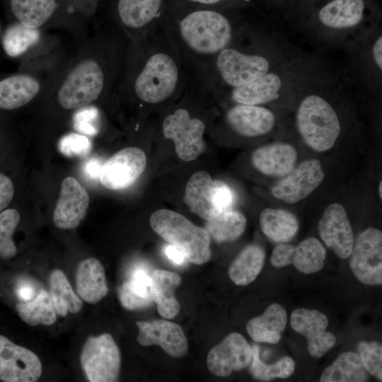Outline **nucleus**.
Returning <instances> with one entry per match:
<instances>
[{
    "label": "nucleus",
    "instance_id": "f257e3e1",
    "mask_svg": "<svg viewBox=\"0 0 382 382\" xmlns=\"http://www.w3.org/2000/svg\"><path fill=\"white\" fill-rule=\"evenodd\" d=\"M195 79L160 22L149 35L128 42L117 90L141 108L158 107L180 97Z\"/></svg>",
    "mask_w": 382,
    "mask_h": 382
},
{
    "label": "nucleus",
    "instance_id": "f03ea898",
    "mask_svg": "<svg viewBox=\"0 0 382 382\" xmlns=\"http://www.w3.org/2000/svg\"><path fill=\"white\" fill-rule=\"evenodd\" d=\"M223 8L165 1L161 25L195 78L207 71L244 27L238 26Z\"/></svg>",
    "mask_w": 382,
    "mask_h": 382
},
{
    "label": "nucleus",
    "instance_id": "7ed1b4c3",
    "mask_svg": "<svg viewBox=\"0 0 382 382\" xmlns=\"http://www.w3.org/2000/svg\"><path fill=\"white\" fill-rule=\"evenodd\" d=\"M128 41L114 30L99 36L89 55L77 60L66 72L57 91L64 110H78L117 89L125 66Z\"/></svg>",
    "mask_w": 382,
    "mask_h": 382
},
{
    "label": "nucleus",
    "instance_id": "20e7f679",
    "mask_svg": "<svg viewBox=\"0 0 382 382\" xmlns=\"http://www.w3.org/2000/svg\"><path fill=\"white\" fill-rule=\"evenodd\" d=\"M253 30L243 27L199 79L212 92L248 84L269 72L270 62L257 50Z\"/></svg>",
    "mask_w": 382,
    "mask_h": 382
},
{
    "label": "nucleus",
    "instance_id": "39448f33",
    "mask_svg": "<svg viewBox=\"0 0 382 382\" xmlns=\"http://www.w3.org/2000/svg\"><path fill=\"white\" fill-rule=\"evenodd\" d=\"M192 83L178 98V105L167 111L161 123L163 137L173 141L178 156L185 161H193L202 154L207 128L203 117L194 115L191 108Z\"/></svg>",
    "mask_w": 382,
    "mask_h": 382
},
{
    "label": "nucleus",
    "instance_id": "423d86ee",
    "mask_svg": "<svg viewBox=\"0 0 382 382\" xmlns=\"http://www.w3.org/2000/svg\"><path fill=\"white\" fill-rule=\"evenodd\" d=\"M296 125L303 142L312 150L323 153L331 150L341 133L339 117L323 97L310 94L299 103Z\"/></svg>",
    "mask_w": 382,
    "mask_h": 382
},
{
    "label": "nucleus",
    "instance_id": "0eeeda50",
    "mask_svg": "<svg viewBox=\"0 0 382 382\" xmlns=\"http://www.w3.org/2000/svg\"><path fill=\"white\" fill-rule=\"evenodd\" d=\"M150 225L161 238L181 250L190 262L202 265L209 260V233L182 214L160 209L151 214Z\"/></svg>",
    "mask_w": 382,
    "mask_h": 382
},
{
    "label": "nucleus",
    "instance_id": "6e6552de",
    "mask_svg": "<svg viewBox=\"0 0 382 382\" xmlns=\"http://www.w3.org/2000/svg\"><path fill=\"white\" fill-rule=\"evenodd\" d=\"M234 198L233 190L226 183L212 179L206 171L192 174L185 185L186 205L206 221L231 209Z\"/></svg>",
    "mask_w": 382,
    "mask_h": 382
},
{
    "label": "nucleus",
    "instance_id": "1a4fd4ad",
    "mask_svg": "<svg viewBox=\"0 0 382 382\" xmlns=\"http://www.w3.org/2000/svg\"><path fill=\"white\" fill-rule=\"evenodd\" d=\"M166 0H113L112 30L128 42L145 37L160 25Z\"/></svg>",
    "mask_w": 382,
    "mask_h": 382
},
{
    "label": "nucleus",
    "instance_id": "9d476101",
    "mask_svg": "<svg viewBox=\"0 0 382 382\" xmlns=\"http://www.w3.org/2000/svg\"><path fill=\"white\" fill-rule=\"evenodd\" d=\"M80 361L88 381L115 382L118 380L121 355L114 338L109 333L89 337L82 347Z\"/></svg>",
    "mask_w": 382,
    "mask_h": 382
},
{
    "label": "nucleus",
    "instance_id": "9b49d317",
    "mask_svg": "<svg viewBox=\"0 0 382 382\" xmlns=\"http://www.w3.org/2000/svg\"><path fill=\"white\" fill-rule=\"evenodd\" d=\"M349 268L361 283L377 286L382 284V232L369 227L360 232L349 256Z\"/></svg>",
    "mask_w": 382,
    "mask_h": 382
},
{
    "label": "nucleus",
    "instance_id": "f8f14e48",
    "mask_svg": "<svg viewBox=\"0 0 382 382\" xmlns=\"http://www.w3.org/2000/svg\"><path fill=\"white\" fill-rule=\"evenodd\" d=\"M325 173L318 158L301 162L271 187L272 195L286 204H295L312 194L323 182Z\"/></svg>",
    "mask_w": 382,
    "mask_h": 382
},
{
    "label": "nucleus",
    "instance_id": "ddd939ff",
    "mask_svg": "<svg viewBox=\"0 0 382 382\" xmlns=\"http://www.w3.org/2000/svg\"><path fill=\"white\" fill-rule=\"evenodd\" d=\"M42 371V363L33 351L0 335V381L35 382Z\"/></svg>",
    "mask_w": 382,
    "mask_h": 382
},
{
    "label": "nucleus",
    "instance_id": "4468645a",
    "mask_svg": "<svg viewBox=\"0 0 382 382\" xmlns=\"http://www.w3.org/2000/svg\"><path fill=\"white\" fill-rule=\"evenodd\" d=\"M146 166V156L141 149L127 147L103 164L99 180L108 190H122L132 185L144 171Z\"/></svg>",
    "mask_w": 382,
    "mask_h": 382
},
{
    "label": "nucleus",
    "instance_id": "2eb2a0df",
    "mask_svg": "<svg viewBox=\"0 0 382 382\" xmlns=\"http://www.w3.org/2000/svg\"><path fill=\"white\" fill-rule=\"evenodd\" d=\"M326 255L322 243L315 237H309L296 245L278 243L272 252L270 263L275 267L292 265L299 272L308 274L323 267Z\"/></svg>",
    "mask_w": 382,
    "mask_h": 382
},
{
    "label": "nucleus",
    "instance_id": "dca6fc26",
    "mask_svg": "<svg viewBox=\"0 0 382 382\" xmlns=\"http://www.w3.org/2000/svg\"><path fill=\"white\" fill-rule=\"evenodd\" d=\"M319 236L325 245L340 259H347L354 236L345 207L339 202L328 205L318 224Z\"/></svg>",
    "mask_w": 382,
    "mask_h": 382
},
{
    "label": "nucleus",
    "instance_id": "f3484780",
    "mask_svg": "<svg viewBox=\"0 0 382 382\" xmlns=\"http://www.w3.org/2000/svg\"><path fill=\"white\" fill-rule=\"evenodd\" d=\"M252 357V347L245 338L238 332H231L210 349L207 366L213 375L226 378L248 366Z\"/></svg>",
    "mask_w": 382,
    "mask_h": 382
},
{
    "label": "nucleus",
    "instance_id": "a211bd4d",
    "mask_svg": "<svg viewBox=\"0 0 382 382\" xmlns=\"http://www.w3.org/2000/svg\"><path fill=\"white\" fill-rule=\"evenodd\" d=\"M290 325L295 332L306 338L308 351L313 357H323L336 344L335 335L326 330L327 316L318 310H294L291 314Z\"/></svg>",
    "mask_w": 382,
    "mask_h": 382
},
{
    "label": "nucleus",
    "instance_id": "6ab92c4d",
    "mask_svg": "<svg viewBox=\"0 0 382 382\" xmlns=\"http://www.w3.org/2000/svg\"><path fill=\"white\" fill-rule=\"evenodd\" d=\"M224 120L231 132L245 138L267 135L276 125V116L269 108L238 103L227 110Z\"/></svg>",
    "mask_w": 382,
    "mask_h": 382
},
{
    "label": "nucleus",
    "instance_id": "aec40b11",
    "mask_svg": "<svg viewBox=\"0 0 382 382\" xmlns=\"http://www.w3.org/2000/svg\"><path fill=\"white\" fill-rule=\"evenodd\" d=\"M89 204L86 188L74 177L61 184L60 195L53 212V222L61 229H73L85 217Z\"/></svg>",
    "mask_w": 382,
    "mask_h": 382
},
{
    "label": "nucleus",
    "instance_id": "412c9836",
    "mask_svg": "<svg viewBox=\"0 0 382 382\" xmlns=\"http://www.w3.org/2000/svg\"><path fill=\"white\" fill-rule=\"evenodd\" d=\"M137 342L142 346L157 345L171 357L184 356L188 348L187 338L180 325L161 319L137 321Z\"/></svg>",
    "mask_w": 382,
    "mask_h": 382
},
{
    "label": "nucleus",
    "instance_id": "4be33fe9",
    "mask_svg": "<svg viewBox=\"0 0 382 382\" xmlns=\"http://www.w3.org/2000/svg\"><path fill=\"white\" fill-rule=\"evenodd\" d=\"M297 160L296 147L283 141L261 146L251 156L252 164L259 173L278 179L288 175L296 167Z\"/></svg>",
    "mask_w": 382,
    "mask_h": 382
},
{
    "label": "nucleus",
    "instance_id": "5701e85b",
    "mask_svg": "<svg viewBox=\"0 0 382 382\" xmlns=\"http://www.w3.org/2000/svg\"><path fill=\"white\" fill-rule=\"evenodd\" d=\"M282 85L279 74L268 72L244 86L212 93L216 97H227L233 103L262 105L279 98Z\"/></svg>",
    "mask_w": 382,
    "mask_h": 382
},
{
    "label": "nucleus",
    "instance_id": "b1692460",
    "mask_svg": "<svg viewBox=\"0 0 382 382\" xmlns=\"http://www.w3.org/2000/svg\"><path fill=\"white\" fill-rule=\"evenodd\" d=\"M76 290L81 298L91 304L102 300L108 294L105 270L95 257L81 261L76 273Z\"/></svg>",
    "mask_w": 382,
    "mask_h": 382
},
{
    "label": "nucleus",
    "instance_id": "393cba45",
    "mask_svg": "<svg viewBox=\"0 0 382 382\" xmlns=\"http://www.w3.org/2000/svg\"><path fill=\"white\" fill-rule=\"evenodd\" d=\"M35 76L21 74L0 81V109L12 110L30 103L41 90Z\"/></svg>",
    "mask_w": 382,
    "mask_h": 382
},
{
    "label": "nucleus",
    "instance_id": "a878e982",
    "mask_svg": "<svg viewBox=\"0 0 382 382\" xmlns=\"http://www.w3.org/2000/svg\"><path fill=\"white\" fill-rule=\"evenodd\" d=\"M180 283L181 277L178 273L163 270H155L152 272L150 295L161 316L173 318L179 313L180 306L175 296V290Z\"/></svg>",
    "mask_w": 382,
    "mask_h": 382
},
{
    "label": "nucleus",
    "instance_id": "bb28decb",
    "mask_svg": "<svg viewBox=\"0 0 382 382\" xmlns=\"http://www.w3.org/2000/svg\"><path fill=\"white\" fill-rule=\"evenodd\" d=\"M287 323V313L278 303L270 305L264 313L250 319L246 325L250 337L256 342L278 343Z\"/></svg>",
    "mask_w": 382,
    "mask_h": 382
},
{
    "label": "nucleus",
    "instance_id": "cd10ccee",
    "mask_svg": "<svg viewBox=\"0 0 382 382\" xmlns=\"http://www.w3.org/2000/svg\"><path fill=\"white\" fill-rule=\"evenodd\" d=\"M259 222L265 236L277 243L291 241L300 226L299 219L294 213L281 208H265L260 214Z\"/></svg>",
    "mask_w": 382,
    "mask_h": 382
},
{
    "label": "nucleus",
    "instance_id": "c85d7f7f",
    "mask_svg": "<svg viewBox=\"0 0 382 382\" xmlns=\"http://www.w3.org/2000/svg\"><path fill=\"white\" fill-rule=\"evenodd\" d=\"M364 10V0H333L320 9L318 17L326 27L345 29L359 24Z\"/></svg>",
    "mask_w": 382,
    "mask_h": 382
},
{
    "label": "nucleus",
    "instance_id": "c756f323",
    "mask_svg": "<svg viewBox=\"0 0 382 382\" xmlns=\"http://www.w3.org/2000/svg\"><path fill=\"white\" fill-rule=\"evenodd\" d=\"M265 260V253L262 247L256 244L249 245L231 264L228 272V277L236 285H248L260 273Z\"/></svg>",
    "mask_w": 382,
    "mask_h": 382
},
{
    "label": "nucleus",
    "instance_id": "7c9ffc66",
    "mask_svg": "<svg viewBox=\"0 0 382 382\" xmlns=\"http://www.w3.org/2000/svg\"><path fill=\"white\" fill-rule=\"evenodd\" d=\"M369 380V374L359 354L350 351L339 355L320 377V382H365Z\"/></svg>",
    "mask_w": 382,
    "mask_h": 382
},
{
    "label": "nucleus",
    "instance_id": "2f4dec72",
    "mask_svg": "<svg viewBox=\"0 0 382 382\" xmlns=\"http://www.w3.org/2000/svg\"><path fill=\"white\" fill-rule=\"evenodd\" d=\"M151 276L143 269L135 270L129 279L118 289L122 306L134 311L149 307L153 300L150 295Z\"/></svg>",
    "mask_w": 382,
    "mask_h": 382
},
{
    "label": "nucleus",
    "instance_id": "473e14b6",
    "mask_svg": "<svg viewBox=\"0 0 382 382\" xmlns=\"http://www.w3.org/2000/svg\"><path fill=\"white\" fill-rule=\"evenodd\" d=\"M11 11L22 25L39 29L55 11L56 0H10Z\"/></svg>",
    "mask_w": 382,
    "mask_h": 382
},
{
    "label": "nucleus",
    "instance_id": "72a5a7b5",
    "mask_svg": "<svg viewBox=\"0 0 382 382\" xmlns=\"http://www.w3.org/2000/svg\"><path fill=\"white\" fill-rule=\"evenodd\" d=\"M16 311L21 319L30 326L52 325L57 317L52 297L44 290L30 301L18 303Z\"/></svg>",
    "mask_w": 382,
    "mask_h": 382
},
{
    "label": "nucleus",
    "instance_id": "f704fd0d",
    "mask_svg": "<svg viewBox=\"0 0 382 382\" xmlns=\"http://www.w3.org/2000/svg\"><path fill=\"white\" fill-rule=\"evenodd\" d=\"M247 225L245 216L238 211L229 209L214 219L207 220L204 228L217 243L232 242L240 238Z\"/></svg>",
    "mask_w": 382,
    "mask_h": 382
},
{
    "label": "nucleus",
    "instance_id": "c9c22d12",
    "mask_svg": "<svg viewBox=\"0 0 382 382\" xmlns=\"http://www.w3.org/2000/svg\"><path fill=\"white\" fill-rule=\"evenodd\" d=\"M50 296L57 314L66 316L79 313L83 303L74 293L67 277L60 270H54L50 276Z\"/></svg>",
    "mask_w": 382,
    "mask_h": 382
},
{
    "label": "nucleus",
    "instance_id": "e433bc0d",
    "mask_svg": "<svg viewBox=\"0 0 382 382\" xmlns=\"http://www.w3.org/2000/svg\"><path fill=\"white\" fill-rule=\"evenodd\" d=\"M39 29L26 27L19 22L9 25L2 37V46L7 55L16 57L22 55L37 42Z\"/></svg>",
    "mask_w": 382,
    "mask_h": 382
},
{
    "label": "nucleus",
    "instance_id": "4c0bfd02",
    "mask_svg": "<svg viewBox=\"0 0 382 382\" xmlns=\"http://www.w3.org/2000/svg\"><path fill=\"white\" fill-rule=\"evenodd\" d=\"M253 357L250 371L252 376L258 381H270L274 378L289 377L295 370V362L289 357H284L273 364H267L259 357V347H252Z\"/></svg>",
    "mask_w": 382,
    "mask_h": 382
},
{
    "label": "nucleus",
    "instance_id": "58836bf2",
    "mask_svg": "<svg viewBox=\"0 0 382 382\" xmlns=\"http://www.w3.org/2000/svg\"><path fill=\"white\" fill-rule=\"evenodd\" d=\"M20 220V213L15 208L8 207L0 212V258L2 260H10L17 253L13 236Z\"/></svg>",
    "mask_w": 382,
    "mask_h": 382
},
{
    "label": "nucleus",
    "instance_id": "ea45409f",
    "mask_svg": "<svg viewBox=\"0 0 382 382\" xmlns=\"http://www.w3.org/2000/svg\"><path fill=\"white\" fill-rule=\"evenodd\" d=\"M357 352L367 372L376 379L382 380V346L377 342L361 341L357 345Z\"/></svg>",
    "mask_w": 382,
    "mask_h": 382
},
{
    "label": "nucleus",
    "instance_id": "a19ab883",
    "mask_svg": "<svg viewBox=\"0 0 382 382\" xmlns=\"http://www.w3.org/2000/svg\"><path fill=\"white\" fill-rule=\"evenodd\" d=\"M74 129L86 136H95L99 132V111L93 105L77 110L73 117Z\"/></svg>",
    "mask_w": 382,
    "mask_h": 382
},
{
    "label": "nucleus",
    "instance_id": "79ce46f5",
    "mask_svg": "<svg viewBox=\"0 0 382 382\" xmlns=\"http://www.w3.org/2000/svg\"><path fill=\"white\" fill-rule=\"evenodd\" d=\"M59 151L67 157H86L91 150V142L87 136L79 133H69L59 141Z\"/></svg>",
    "mask_w": 382,
    "mask_h": 382
},
{
    "label": "nucleus",
    "instance_id": "37998d69",
    "mask_svg": "<svg viewBox=\"0 0 382 382\" xmlns=\"http://www.w3.org/2000/svg\"><path fill=\"white\" fill-rule=\"evenodd\" d=\"M15 195L13 180L6 173L0 172V212L8 207Z\"/></svg>",
    "mask_w": 382,
    "mask_h": 382
},
{
    "label": "nucleus",
    "instance_id": "c03bdc74",
    "mask_svg": "<svg viewBox=\"0 0 382 382\" xmlns=\"http://www.w3.org/2000/svg\"><path fill=\"white\" fill-rule=\"evenodd\" d=\"M164 253L167 257L175 265H181L187 259L184 253L171 244H168L164 248Z\"/></svg>",
    "mask_w": 382,
    "mask_h": 382
},
{
    "label": "nucleus",
    "instance_id": "a18cd8bd",
    "mask_svg": "<svg viewBox=\"0 0 382 382\" xmlns=\"http://www.w3.org/2000/svg\"><path fill=\"white\" fill-rule=\"evenodd\" d=\"M17 296L21 302H25L33 299L37 294L33 286L27 282L21 283L17 289Z\"/></svg>",
    "mask_w": 382,
    "mask_h": 382
},
{
    "label": "nucleus",
    "instance_id": "49530a36",
    "mask_svg": "<svg viewBox=\"0 0 382 382\" xmlns=\"http://www.w3.org/2000/svg\"><path fill=\"white\" fill-rule=\"evenodd\" d=\"M102 166L98 160L91 159L84 166V173L89 178L99 179Z\"/></svg>",
    "mask_w": 382,
    "mask_h": 382
},
{
    "label": "nucleus",
    "instance_id": "de8ad7c7",
    "mask_svg": "<svg viewBox=\"0 0 382 382\" xmlns=\"http://www.w3.org/2000/svg\"><path fill=\"white\" fill-rule=\"evenodd\" d=\"M372 54L374 60L377 65L378 68L381 70L382 68V37L379 36L375 41L373 48Z\"/></svg>",
    "mask_w": 382,
    "mask_h": 382
},
{
    "label": "nucleus",
    "instance_id": "09e8293b",
    "mask_svg": "<svg viewBox=\"0 0 382 382\" xmlns=\"http://www.w3.org/2000/svg\"><path fill=\"white\" fill-rule=\"evenodd\" d=\"M382 180H380L378 185V194L380 199H382Z\"/></svg>",
    "mask_w": 382,
    "mask_h": 382
}]
</instances>
